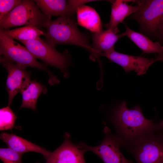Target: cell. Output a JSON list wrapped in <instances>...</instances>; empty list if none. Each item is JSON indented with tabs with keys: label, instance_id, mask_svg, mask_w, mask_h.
Wrapping results in <instances>:
<instances>
[{
	"label": "cell",
	"instance_id": "cell-13",
	"mask_svg": "<svg viewBox=\"0 0 163 163\" xmlns=\"http://www.w3.org/2000/svg\"><path fill=\"white\" fill-rule=\"evenodd\" d=\"M111 4V10L109 22L105 25L107 29L111 30L117 34L119 31L118 26L128 16L135 13L138 10V5L132 6L128 2L133 0H116L108 1Z\"/></svg>",
	"mask_w": 163,
	"mask_h": 163
},
{
	"label": "cell",
	"instance_id": "cell-18",
	"mask_svg": "<svg viewBox=\"0 0 163 163\" xmlns=\"http://www.w3.org/2000/svg\"><path fill=\"white\" fill-rule=\"evenodd\" d=\"M45 91V87L41 84L35 81H31L21 93L22 100L21 108L26 107L35 110L39 97Z\"/></svg>",
	"mask_w": 163,
	"mask_h": 163
},
{
	"label": "cell",
	"instance_id": "cell-10",
	"mask_svg": "<svg viewBox=\"0 0 163 163\" xmlns=\"http://www.w3.org/2000/svg\"><path fill=\"white\" fill-rule=\"evenodd\" d=\"M99 56H104L121 66L126 73L134 70L137 75L145 74L154 62V58H148L120 53L113 49L104 53H101Z\"/></svg>",
	"mask_w": 163,
	"mask_h": 163
},
{
	"label": "cell",
	"instance_id": "cell-1",
	"mask_svg": "<svg viewBox=\"0 0 163 163\" xmlns=\"http://www.w3.org/2000/svg\"><path fill=\"white\" fill-rule=\"evenodd\" d=\"M122 102L112 110L111 121L121 147L126 151L159 129L158 123L144 116L139 105L128 108Z\"/></svg>",
	"mask_w": 163,
	"mask_h": 163
},
{
	"label": "cell",
	"instance_id": "cell-5",
	"mask_svg": "<svg viewBox=\"0 0 163 163\" xmlns=\"http://www.w3.org/2000/svg\"><path fill=\"white\" fill-rule=\"evenodd\" d=\"M133 2L139 8L129 18L137 22L141 32L156 37L163 24V0H133Z\"/></svg>",
	"mask_w": 163,
	"mask_h": 163
},
{
	"label": "cell",
	"instance_id": "cell-6",
	"mask_svg": "<svg viewBox=\"0 0 163 163\" xmlns=\"http://www.w3.org/2000/svg\"><path fill=\"white\" fill-rule=\"evenodd\" d=\"M20 42L36 59H40L46 64L60 70L65 78L69 77L68 69L72 65V59L67 50L61 53L54 45L40 38Z\"/></svg>",
	"mask_w": 163,
	"mask_h": 163
},
{
	"label": "cell",
	"instance_id": "cell-22",
	"mask_svg": "<svg viewBox=\"0 0 163 163\" xmlns=\"http://www.w3.org/2000/svg\"><path fill=\"white\" fill-rule=\"evenodd\" d=\"M21 0H0V21L21 2Z\"/></svg>",
	"mask_w": 163,
	"mask_h": 163
},
{
	"label": "cell",
	"instance_id": "cell-11",
	"mask_svg": "<svg viewBox=\"0 0 163 163\" xmlns=\"http://www.w3.org/2000/svg\"><path fill=\"white\" fill-rule=\"evenodd\" d=\"M62 144L45 159V163H86L84 157L85 151L78 145L73 144L68 133L65 134Z\"/></svg>",
	"mask_w": 163,
	"mask_h": 163
},
{
	"label": "cell",
	"instance_id": "cell-12",
	"mask_svg": "<svg viewBox=\"0 0 163 163\" xmlns=\"http://www.w3.org/2000/svg\"><path fill=\"white\" fill-rule=\"evenodd\" d=\"M45 15L67 16L73 17L77 8L85 4L94 0H34Z\"/></svg>",
	"mask_w": 163,
	"mask_h": 163
},
{
	"label": "cell",
	"instance_id": "cell-24",
	"mask_svg": "<svg viewBox=\"0 0 163 163\" xmlns=\"http://www.w3.org/2000/svg\"><path fill=\"white\" fill-rule=\"evenodd\" d=\"M158 126L159 129L163 130V120L158 123Z\"/></svg>",
	"mask_w": 163,
	"mask_h": 163
},
{
	"label": "cell",
	"instance_id": "cell-7",
	"mask_svg": "<svg viewBox=\"0 0 163 163\" xmlns=\"http://www.w3.org/2000/svg\"><path fill=\"white\" fill-rule=\"evenodd\" d=\"M126 151L136 163H163V130H158Z\"/></svg>",
	"mask_w": 163,
	"mask_h": 163
},
{
	"label": "cell",
	"instance_id": "cell-14",
	"mask_svg": "<svg viewBox=\"0 0 163 163\" xmlns=\"http://www.w3.org/2000/svg\"><path fill=\"white\" fill-rule=\"evenodd\" d=\"M0 137L8 148L19 153L23 154L33 152L41 154L45 158L50 152L44 148L14 134L2 132Z\"/></svg>",
	"mask_w": 163,
	"mask_h": 163
},
{
	"label": "cell",
	"instance_id": "cell-3",
	"mask_svg": "<svg viewBox=\"0 0 163 163\" xmlns=\"http://www.w3.org/2000/svg\"><path fill=\"white\" fill-rule=\"evenodd\" d=\"M0 60L1 63L13 62L24 67L35 68L46 72L51 85L59 83L56 76L44 65L39 62L25 46L15 41L8 35L5 29L0 28Z\"/></svg>",
	"mask_w": 163,
	"mask_h": 163
},
{
	"label": "cell",
	"instance_id": "cell-25",
	"mask_svg": "<svg viewBox=\"0 0 163 163\" xmlns=\"http://www.w3.org/2000/svg\"><path fill=\"white\" fill-rule=\"evenodd\" d=\"M37 163H39L38 162Z\"/></svg>",
	"mask_w": 163,
	"mask_h": 163
},
{
	"label": "cell",
	"instance_id": "cell-15",
	"mask_svg": "<svg viewBox=\"0 0 163 163\" xmlns=\"http://www.w3.org/2000/svg\"><path fill=\"white\" fill-rule=\"evenodd\" d=\"M125 36L124 33L117 34L109 29L93 33L91 47L97 57L100 53H104L114 49L116 42Z\"/></svg>",
	"mask_w": 163,
	"mask_h": 163
},
{
	"label": "cell",
	"instance_id": "cell-4",
	"mask_svg": "<svg viewBox=\"0 0 163 163\" xmlns=\"http://www.w3.org/2000/svg\"><path fill=\"white\" fill-rule=\"evenodd\" d=\"M51 17L44 14L34 0H22L2 21L0 27L5 30L23 25L45 28Z\"/></svg>",
	"mask_w": 163,
	"mask_h": 163
},
{
	"label": "cell",
	"instance_id": "cell-20",
	"mask_svg": "<svg viewBox=\"0 0 163 163\" xmlns=\"http://www.w3.org/2000/svg\"><path fill=\"white\" fill-rule=\"evenodd\" d=\"M17 116L9 106L0 110V130H11L14 126Z\"/></svg>",
	"mask_w": 163,
	"mask_h": 163
},
{
	"label": "cell",
	"instance_id": "cell-21",
	"mask_svg": "<svg viewBox=\"0 0 163 163\" xmlns=\"http://www.w3.org/2000/svg\"><path fill=\"white\" fill-rule=\"evenodd\" d=\"M22 155L9 148L0 149V158L4 163H21Z\"/></svg>",
	"mask_w": 163,
	"mask_h": 163
},
{
	"label": "cell",
	"instance_id": "cell-19",
	"mask_svg": "<svg viewBox=\"0 0 163 163\" xmlns=\"http://www.w3.org/2000/svg\"><path fill=\"white\" fill-rule=\"evenodd\" d=\"M6 34L13 39L20 41H27L40 38L45 33L37 27L33 26L26 25L12 30H5Z\"/></svg>",
	"mask_w": 163,
	"mask_h": 163
},
{
	"label": "cell",
	"instance_id": "cell-2",
	"mask_svg": "<svg viewBox=\"0 0 163 163\" xmlns=\"http://www.w3.org/2000/svg\"><path fill=\"white\" fill-rule=\"evenodd\" d=\"M46 41L54 45L68 44L77 46L89 51L91 56L95 58L96 55L90 46L86 36L78 29L73 17L61 16L51 20L46 27Z\"/></svg>",
	"mask_w": 163,
	"mask_h": 163
},
{
	"label": "cell",
	"instance_id": "cell-8",
	"mask_svg": "<svg viewBox=\"0 0 163 163\" xmlns=\"http://www.w3.org/2000/svg\"><path fill=\"white\" fill-rule=\"evenodd\" d=\"M105 137L99 145L91 146L81 142L78 145L85 152L91 151L97 155L104 163H132L120 150V144L116 136L108 128L104 130Z\"/></svg>",
	"mask_w": 163,
	"mask_h": 163
},
{
	"label": "cell",
	"instance_id": "cell-23",
	"mask_svg": "<svg viewBox=\"0 0 163 163\" xmlns=\"http://www.w3.org/2000/svg\"><path fill=\"white\" fill-rule=\"evenodd\" d=\"M156 38H157L159 40V42L162 45H163V24L159 29Z\"/></svg>",
	"mask_w": 163,
	"mask_h": 163
},
{
	"label": "cell",
	"instance_id": "cell-9",
	"mask_svg": "<svg viewBox=\"0 0 163 163\" xmlns=\"http://www.w3.org/2000/svg\"><path fill=\"white\" fill-rule=\"evenodd\" d=\"M2 64L8 73L6 87L8 94V105H10L15 95L21 93L29 84L30 74L24 66L9 62Z\"/></svg>",
	"mask_w": 163,
	"mask_h": 163
},
{
	"label": "cell",
	"instance_id": "cell-16",
	"mask_svg": "<svg viewBox=\"0 0 163 163\" xmlns=\"http://www.w3.org/2000/svg\"><path fill=\"white\" fill-rule=\"evenodd\" d=\"M76 13L77 22L79 25L93 33L102 30V24L100 18L94 8L82 5L77 8Z\"/></svg>",
	"mask_w": 163,
	"mask_h": 163
},
{
	"label": "cell",
	"instance_id": "cell-17",
	"mask_svg": "<svg viewBox=\"0 0 163 163\" xmlns=\"http://www.w3.org/2000/svg\"><path fill=\"white\" fill-rule=\"evenodd\" d=\"M124 32L127 36L144 53H157L160 54L163 52V46L158 42H154L146 36L132 30L125 23Z\"/></svg>",
	"mask_w": 163,
	"mask_h": 163
}]
</instances>
